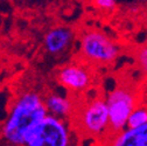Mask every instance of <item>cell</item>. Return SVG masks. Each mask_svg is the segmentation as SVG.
Returning a JSON list of instances; mask_svg holds the SVG:
<instances>
[{
  "label": "cell",
  "mask_w": 147,
  "mask_h": 146,
  "mask_svg": "<svg viewBox=\"0 0 147 146\" xmlns=\"http://www.w3.org/2000/svg\"><path fill=\"white\" fill-rule=\"evenodd\" d=\"M48 116L43 97L35 93L21 94L13 103L3 127L5 140L14 146H27L39 125Z\"/></svg>",
  "instance_id": "6da1fadb"
},
{
  "label": "cell",
  "mask_w": 147,
  "mask_h": 146,
  "mask_svg": "<svg viewBox=\"0 0 147 146\" xmlns=\"http://www.w3.org/2000/svg\"><path fill=\"white\" fill-rule=\"evenodd\" d=\"M80 51L82 57L90 63L107 64L118 57L119 47L105 33L89 29L81 35Z\"/></svg>",
  "instance_id": "7a4b0ae2"
},
{
  "label": "cell",
  "mask_w": 147,
  "mask_h": 146,
  "mask_svg": "<svg viewBox=\"0 0 147 146\" xmlns=\"http://www.w3.org/2000/svg\"><path fill=\"white\" fill-rule=\"evenodd\" d=\"M77 125L81 131L89 137H102L110 131V116L106 98L95 97L82 104L78 110Z\"/></svg>",
  "instance_id": "3957f363"
},
{
  "label": "cell",
  "mask_w": 147,
  "mask_h": 146,
  "mask_svg": "<svg viewBox=\"0 0 147 146\" xmlns=\"http://www.w3.org/2000/svg\"><path fill=\"white\" fill-rule=\"evenodd\" d=\"M110 116V136H115L124 131L127 126L128 118L137 107L134 91L126 85L113 89L106 97Z\"/></svg>",
  "instance_id": "277c9868"
},
{
  "label": "cell",
  "mask_w": 147,
  "mask_h": 146,
  "mask_svg": "<svg viewBox=\"0 0 147 146\" xmlns=\"http://www.w3.org/2000/svg\"><path fill=\"white\" fill-rule=\"evenodd\" d=\"M27 146H70V131L67 123L48 115Z\"/></svg>",
  "instance_id": "5b68a950"
},
{
  "label": "cell",
  "mask_w": 147,
  "mask_h": 146,
  "mask_svg": "<svg viewBox=\"0 0 147 146\" xmlns=\"http://www.w3.org/2000/svg\"><path fill=\"white\" fill-rule=\"evenodd\" d=\"M57 82L72 93L86 90L94 82L91 70L82 63H69L59 69Z\"/></svg>",
  "instance_id": "8992f818"
},
{
  "label": "cell",
  "mask_w": 147,
  "mask_h": 146,
  "mask_svg": "<svg viewBox=\"0 0 147 146\" xmlns=\"http://www.w3.org/2000/svg\"><path fill=\"white\" fill-rule=\"evenodd\" d=\"M74 41V32L68 27H54L45 35V49L51 55L65 51Z\"/></svg>",
  "instance_id": "52a82bcc"
},
{
  "label": "cell",
  "mask_w": 147,
  "mask_h": 146,
  "mask_svg": "<svg viewBox=\"0 0 147 146\" xmlns=\"http://www.w3.org/2000/svg\"><path fill=\"white\" fill-rule=\"evenodd\" d=\"M46 107L48 115L56 117L60 119H65L68 117H71L74 114H75L76 106L74 104L72 99L61 96L59 94H48L46 97H43Z\"/></svg>",
  "instance_id": "ba28073f"
},
{
  "label": "cell",
  "mask_w": 147,
  "mask_h": 146,
  "mask_svg": "<svg viewBox=\"0 0 147 146\" xmlns=\"http://www.w3.org/2000/svg\"><path fill=\"white\" fill-rule=\"evenodd\" d=\"M110 146H147V124L138 129H125L112 136Z\"/></svg>",
  "instance_id": "9c48e42d"
},
{
  "label": "cell",
  "mask_w": 147,
  "mask_h": 146,
  "mask_svg": "<svg viewBox=\"0 0 147 146\" xmlns=\"http://www.w3.org/2000/svg\"><path fill=\"white\" fill-rule=\"evenodd\" d=\"M147 124V109L146 107H136V110L128 118L126 129H138Z\"/></svg>",
  "instance_id": "30bf717a"
},
{
  "label": "cell",
  "mask_w": 147,
  "mask_h": 146,
  "mask_svg": "<svg viewBox=\"0 0 147 146\" xmlns=\"http://www.w3.org/2000/svg\"><path fill=\"white\" fill-rule=\"evenodd\" d=\"M137 61L140 68L145 72H147V46L139 48V50L137 51Z\"/></svg>",
  "instance_id": "8fae6325"
},
{
  "label": "cell",
  "mask_w": 147,
  "mask_h": 146,
  "mask_svg": "<svg viewBox=\"0 0 147 146\" xmlns=\"http://www.w3.org/2000/svg\"><path fill=\"white\" fill-rule=\"evenodd\" d=\"M97 8H100L103 11H111L117 6V3L113 0H96L94 3Z\"/></svg>",
  "instance_id": "7c38bea8"
}]
</instances>
